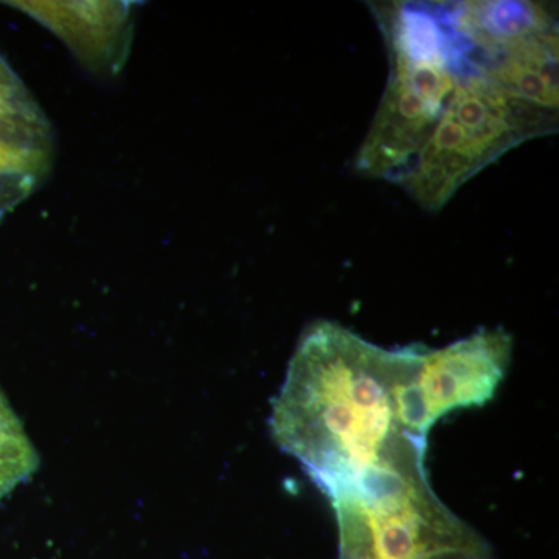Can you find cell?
Wrapping results in <instances>:
<instances>
[{
  "mask_svg": "<svg viewBox=\"0 0 559 559\" xmlns=\"http://www.w3.org/2000/svg\"><path fill=\"white\" fill-rule=\"evenodd\" d=\"M38 466V452L0 392V500L31 479Z\"/></svg>",
  "mask_w": 559,
  "mask_h": 559,
  "instance_id": "52a82bcc",
  "label": "cell"
},
{
  "mask_svg": "<svg viewBox=\"0 0 559 559\" xmlns=\"http://www.w3.org/2000/svg\"><path fill=\"white\" fill-rule=\"evenodd\" d=\"M0 139L51 151V132L38 103L0 57Z\"/></svg>",
  "mask_w": 559,
  "mask_h": 559,
  "instance_id": "8992f818",
  "label": "cell"
},
{
  "mask_svg": "<svg viewBox=\"0 0 559 559\" xmlns=\"http://www.w3.org/2000/svg\"><path fill=\"white\" fill-rule=\"evenodd\" d=\"M58 36L76 60L102 76L119 73L130 55L132 3L14 2Z\"/></svg>",
  "mask_w": 559,
  "mask_h": 559,
  "instance_id": "277c9868",
  "label": "cell"
},
{
  "mask_svg": "<svg viewBox=\"0 0 559 559\" xmlns=\"http://www.w3.org/2000/svg\"><path fill=\"white\" fill-rule=\"evenodd\" d=\"M390 55V79L369 134L356 154L355 171L403 183L417 164L450 102L457 72L444 57Z\"/></svg>",
  "mask_w": 559,
  "mask_h": 559,
  "instance_id": "3957f363",
  "label": "cell"
},
{
  "mask_svg": "<svg viewBox=\"0 0 559 559\" xmlns=\"http://www.w3.org/2000/svg\"><path fill=\"white\" fill-rule=\"evenodd\" d=\"M423 559H489V550L477 536L476 539L469 540V543L436 551V554Z\"/></svg>",
  "mask_w": 559,
  "mask_h": 559,
  "instance_id": "ba28073f",
  "label": "cell"
},
{
  "mask_svg": "<svg viewBox=\"0 0 559 559\" xmlns=\"http://www.w3.org/2000/svg\"><path fill=\"white\" fill-rule=\"evenodd\" d=\"M404 349H384L319 320L305 331L271 415L283 451L329 496L425 437L401 425Z\"/></svg>",
  "mask_w": 559,
  "mask_h": 559,
  "instance_id": "6da1fadb",
  "label": "cell"
},
{
  "mask_svg": "<svg viewBox=\"0 0 559 559\" xmlns=\"http://www.w3.org/2000/svg\"><path fill=\"white\" fill-rule=\"evenodd\" d=\"M484 76L518 100L558 110L557 28L503 47L489 60Z\"/></svg>",
  "mask_w": 559,
  "mask_h": 559,
  "instance_id": "5b68a950",
  "label": "cell"
},
{
  "mask_svg": "<svg viewBox=\"0 0 559 559\" xmlns=\"http://www.w3.org/2000/svg\"><path fill=\"white\" fill-rule=\"evenodd\" d=\"M513 341L503 330H481L441 349L406 347L396 388L399 417L412 436L425 437L437 419L492 399L506 377Z\"/></svg>",
  "mask_w": 559,
  "mask_h": 559,
  "instance_id": "7a4b0ae2",
  "label": "cell"
}]
</instances>
